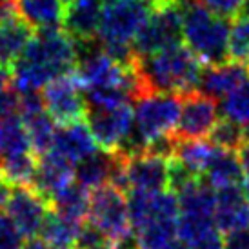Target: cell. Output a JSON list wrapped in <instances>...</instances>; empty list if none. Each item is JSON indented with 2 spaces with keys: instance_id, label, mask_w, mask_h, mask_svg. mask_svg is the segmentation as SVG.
<instances>
[{
  "instance_id": "obj_1",
  "label": "cell",
  "mask_w": 249,
  "mask_h": 249,
  "mask_svg": "<svg viewBox=\"0 0 249 249\" xmlns=\"http://www.w3.org/2000/svg\"><path fill=\"white\" fill-rule=\"evenodd\" d=\"M145 89L149 95L155 93H173L186 97L189 93L198 91L204 66L187 46L177 44L167 49H162L155 55L135 58Z\"/></svg>"
},
{
  "instance_id": "obj_2",
  "label": "cell",
  "mask_w": 249,
  "mask_h": 249,
  "mask_svg": "<svg viewBox=\"0 0 249 249\" xmlns=\"http://www.w3.org/2000/svg\"><path fill=\"white\" fill-rule=\"evenodd\" d=\"M182 6V38L206 66L229 60V24L196 0H178Z\"/></svg>"
},
{
  "instance_id": "obj_3",
  "label": "cell",
  "mask_w": 249,
  "mask_h": 249,
  "mask_svg": "<svg viewBox=\"0 0 249 249\" xmlns=\"http://www.w3.org/2000/svg\"><path fill=\"white\" fill-rule=\"evenodd\" d=\"M182 97L173 93H155L137 100L135 107V131L125 155L145 151L155 140L173 135L178 124Z\"/></svg>"
},
{
  "instance_id": "obj_4",
  "label": "cell",
  "mask_w": 249,
  "mask_h": 249,
  "mask_svg": "<svg viewBox=\"0 0 249 249\" xmlns=\"http://www.w3.org/2000/svg\"><path fill=\"white\" fill-rule=\"evenodd\" d=\"M20 58L40 66L58 78L73 73L78 62V44L62 29H42L31 38Z\"/></svg>"
},
{
  "instance_id": "obj_5",
  "label": "cell",
  "mask_w": 249,
  "mask_h": 249,
  "mask_svg": "<svg viewBox=\"0 0 249 249\" xmlns=\"http://www.w3.org/2000/svg\"><path fill=\"white\" fill-rule=\"evenodd\" d=\"M89 222L109 238L111 244L122 242L133 235L127 211V198L122 189L106 184L91 191Z\"/></svg>"
},
{
  "instance_id": "obj_6",
  "label": "cell",
  "mask_w": 249,
  "mask_h": 249,
  "mask_svg": "<svg viewBox=\"0 0 249 249\" xmlns=\"http://www.w3.org/2000/svg\"><path fill=\"white\" fill-rule=\"evenodd\" d=\"M182 40V6L178 0L153 7L145 26L133 42L139 56L155 55L162 49L177 46Z\"/></svg>"
},
{
  "instance_id": "obj_7",
  "label": "cell",
  "mask_w": 249,
  "mask_h": 249,
  "mask_svg": "<svg viewBox=\"0 0 249 249\" xmlns=\"http://www.w3.org/2000/svg\"><path fill=\"white\" fill-rule=\"evenodd\" d=\"M86 120L102 151L124 153L127 149L135 131V111L127 104L113 109H88Z\"/></svg>"
},
{
  "instance_id": "obj_8",
  "label": "cell",
  "mask_w": 249,
  "mask_h": 249,
  "mask_svg": "<svg viewBox=\"0 0 249 249\" xmlns=\"http://www.w3.org/2000/svg\"><path fill=\"white\" fill-rule=\"evenodd\" d=\"M44 107L56 124L68 125L82 122L88 115L86 97L73 73L62 75L49 82L42 93Z\"/></svg>"
},
{
  "instance_id": "obj_9",
  "label": "cell",
  "mask_w": 249,
  "mask_h": 249,
  "mask_svg": "<svg viewBox=\"0 0 249 249\" xmlns=\"http://www.w3.org/2000/svg\"><path fill=\"white\" fill-rule=\"evenodd\" d=\"M220 120V107L214 98L200 91L182 97L178 124L175 127L173 137L177 142L184 140H202L209 137L213 127Z\"/></svg>"
},
{
  "instance_id": "obj_10",
  "label": "cell",
  "mask_w": 249,
  "mask_h": 249,
  "mask_svg": "<svg viewBox=\"0 0 249 249\" xmlns=\"http://www.w3.org/2000/svg\"><path fill=\"white\" fill-rule=\"evenodd\" d=\"M49 200L44 198L33 186H17L7 202V216L22 238H35L40 233L44 220L49 214Z\"/></svg>"
},
{
  "instance_id": "obj_11",
  "label": "cell",
  "mask_w": 249,
  "mask_h": 249,
  "mask_svg": "<svg viewBox=\"0 0 249 249\" xmlns=\"http://www.w3.org/2000/svg\"><path fill=\"white\" fill-rule=\"evenodd\" d=\"M125 186L131 193H159L169 187V159L151 153L125 157Z\"/></svg>"
},
{
  "instance_id": "obj_12",
  "label": "cell",
  "mask_w": 249,
  "mask_h": 249,
  "mask_svg": "<svg viewBox=\"0 0 249 249\" xmlns=\"http://www.w3.org/2000/svg\"><path fill=\"white\" fill-rule=\"evenodd\" d=\"M104 0H68L64 13V31L78 44H93L98 36Z\"/></svg>"
},
{
  "instance_id": "obj_13",
  "label": "cell",
  "mask_w": 249,
  "mask_h": 249,
  "mask_svg": "<svg viewBox=\"0 0 249 249\" xmlns=\"http://www.w3.org/2000/svg\"><path fill=\"white\" fill-rule=\"evenodd\" d=\"M125 153L115 151H95L88 159L78 162L75 166V178L76 184H80L86 189H97L106 184H111L113 177L124 167L125 164Z\"/></svg>"
},
{
  "instance_id": "obj_14",
  "label": "cell",
  "mask_w": 249,
  "mask_h": 249,
  "mask_svg": "<svg viewBox=\"0 0 249 249\" xmlns=\"http://www.w3.org/2000/svg\"><path fill=\"white\" fill-rule=\"evenodd\" d=\"M248 206V193L242 186L216 189V208L213 220L222 235H228L235 229L249 228Z\"/></svg>"
},
{
  "instance_id": "obj_15",
  "label": "cell",
  "mask_w": 249,
  "mask_h": 249,
  "mask_svg": "<svg viewBox=\"0 0 249 249\" xmlns=\"http://www.w3.org/2000/svg\"><path fill=\"white\" fill-rule=\"evenodd\" d=\"M249 78V66L238 60H228V62L208 66L204 70L200 80V93L218 100L226 98L233 89H236L244 80Z\"/></svg>"
},
{
  "instance_id": "obj_16",
  "label": "cell",
  "mask_w": 249,
  "mask_h": 249,
  "mask_svg": "<svg viewBox=\"0 0 249 249\" xmlns=\"http://www.w3.org/2000/svg\"><path fill=\"white\" fill-rule=\"evenodd\" d=\"M51 151H55L56 155H60L73 166H76L78 162H82L98 149L89 125L84 122H75V124L60 125L56 129Z\"/></svg>"
},
{
  "instance_id": "obj_17",
  "label": "cell",
  "mask_w": 249,
  "mask_h": 249,
  "mask_svg": "<svg viewBox=\"0 0 249 249\" xmlns=\"http://www.w3.org/2000/svg\"><path fill=\"white\" fill-rule=\"evenodd\" d=\"M73 178H75V166L64 157L56 155L55 151H49L44 157H40L31 186L35 187L44 198L49 200L60 189L73 184Z\"/></svg>"
},
{
  "instance_id": "obj_18",
  "label": "cell",
  "mask_w": 249,
  "mask_h": 249,
  "mask_svg": "<svg viewBox=\"0 0 249 249\" xmlns=\"http://www.w3.org/2000/svg\"><path fill=\"white\" fill-rule=\"evenodd\" d=\"M31 29L17 13L0 20V68L6 70L9 76L33 38Z\"/></svg>"
},
{
  "instance_id": "obj_19",
  "label": "cell",
  "mask_w": 249,
  "mask_h": 249,
  "mask_svg": "<svg viewBox=\"0 0 249 249\" xmlns=\"http://www.w3.org/2000/svg\"><path fill=\"white\" fill-rule=\"evenodd\" d=\"M15 9L31 28L56 29L64 24L66 0H15Z\"/></svg>"
},
{
  "instance_id": "obj_20",
  "label": "cell",
  "mask_w": 249,
  "mask_h": 249,
  "mask_svg": "<svg viewBox=\"0 0 249 249\" xmlns=\"http://www.w3.org/2000/svg\"><path fill=\"white\" fill-rule=\"evenodd\" d=\"M31 140L20 115L11 113L0 118V164L24 153H31Z\"/></svg>"
},
{
  "instance_id": "obj_21",
  "label": "cell",
  "mask_w": 249,
  "mask_h": 249,
  "mask_svg": "<svg viewBox=\"0 0 249 249\" xmlns=\"http://www.w3.org/2000/svg\"><path fill=\"white\" fill-rule=\"evenodd\" d=\"M204 180L214 191L229 186H242V166H240V159L236 157V153L218 149L216 157L204 173Z\"/></svg>"
},
{
  "instance_id": "obj_22",
  "label": "cell",
  "mask_w": 249,
  "mask_h": 249,
  "mask_svg": "<svg viewBox=\"0 0 249 249\" xmlns=\"http://www.w3.org/2000/svg\"><path fill=\"white\" fill-rule=\"evenodd\" d=\"M89 189L80 184H70L49 198L53 211L75 222H84L89 216Z\"/></svg>"
},
{
  "instance_id": "obj_23",
  "label": "cell",
  "mask_w": 249,
  "mask_h": 249,
  "mask_svg": "<svg viewBox=\"0 0 249 249\" xmlns=\"http://www.w3.org/2000/svg\"><path fill=\"white\" fill-rule=\"evenodd\" d=\"M20 118L26 129H28L31 147L38 157H44L46 153L51 151L53 147V139H55V120L49 117L46 107L36 111H28L20 113Z\"/></svg>"
},
{
  "instance_id": "obj_24",
  "label": "cell",
  "mask_w": 249,
  "mask_h": 249,
  "mask_svg": "<svg viewBox=\"0 0 249 249\" xmlns=\"http://www.w3.org/2000/svg\"><path fill=\"white\" fill-rule=\"evenodd\" d=\"M218 149L220 147L213 145L209 140L208 142H204V140H184V142H177L173 159H177L182 166H186L195 175L204 177L206 169L216 157Z\"/></svg>"
},
{
  "instance_id": "obj_25",
  "label": "cell",
  "mask_w": 249,
  "mask_h": 249,
  "mask_svg": "<svg viewBox=\"0 0 249 249\" xmlns=\"http://www.w3.org/2000/svg\"><path fill=\"white\" fill-rule=\"evenodd\" d=\"M84 222H75L66 218L62 214L49 211L40 229L42 240L48 242L49 248H62V246H75L80 228Z\"/></svg>"
},
{
  "instance_id": "obj_26",
  "label": "cell",
  "mask_w": 249,
  "mask_h": 249,
  "mask_svg": "<svg viewBox=\"0 0 249 249\" xmlns=\"http://www.w3.org/2000/svg\"><path fill=\"white\" fill-rule=\"evenodd\" d=\"M36 166L38 162L35 160L33 153H24L13 159H7L0 164V177L9 180L11 184L17 186H31L35 178Z\"/></svg>"
},
{
  "instance_id": "obj_27",
  "label": "cell",
  "mask_w": 249,
  "mask_h": 249,
  "mask_svg": "<svg viewBox=\"0 0 249 249\" xmlns=\"http://www.w3.org/2000/svg\"><path fill=\"white\" fill-rule=\"evenodd\" d=\"M135 236L139 242V249H162L177 236V222L153 220L139 229Z\"/></svg>"
},
{
  "instance_id": "obj_28",
  "label": "cell",
  "mask_w": 249,
  "mask_h": 249,
  "mask_svg": "<svg viewBox=\"0 0 249 249\" xmlns=\"http://www.w3.org/2000/svg\"><path fill=\"white\" fill-rule=\"evenodd\" d=\"M220 109L224 118L236 122L242 127L249 125V78L231 91L226 98H222Z\"/></svg>"
},
{
  "instance_id": "obj_29",
  "label": "cell",
  "mask_w": 249,
  "mask_h": 249,
  "mask_svg": "<svg viewBox=\"0 0 249 249\" xmlns=\"http://www.w3.org/2000/svg\"><path fill=\"white\" fill-rule=\"evenodd\" d=\"M208 139L216 147L226 149V151H235V153L248 142L246 129L240 124L231 122L228 118L218 120V124L213 127V131L209 133Z\"/></svg>"
},
{
  "instance_id": "obj_30",
  "label": "cell",
  "mask_w": 249,
  "mask_h": 249,
  "mask_svg": "<svg viewBox=\"0 0 249 249\" xmlns=\"http://www.w3.org/2000/svg\"><path fill=\"white\" fill-rule=\"evenodd\" d=\"M229 60H249V13L240 15L229 29Z\"/></svg>"
},
{
  "instance_id": "obj_31",
  "label": "cell",
  "mask_w": 249,
  "mask_h": 249,
  "mask_svg": "<svg viewBox=\"0 0 249 249\" xmlns=\"http://www.w3.org/2000/svg\"><path fill=\"white\" fill-rule=\"evenodd\" d=\"M196 2L222 20H236L240 15H244L248 6V0H196Z\"/></svg>"
},
{
  "instance_id": "obj_32",
  "label": "cell",
  "mask_w": 249,
  "mask_h": 249,
  "mask_svg": "<svg viewBox=\"0 0 249 249\" xmlns=\"http://www.w3.org/2000/svg\"><path fill=\"white\" fill-rule=\"evenodd\" d=\"M0 249H22V235L11 218L0 211Z\"/></svg>"
},
{
  "instance_id": "obj_33",
  "label": "cell",
  "mask_w": 249,
  "mask_h": 249,
  "mask_svg": "<svg viewBox=\"0 0 249 249\" xmlns=\"http://www.w3.org/2000/svg\"><path fill=\"white\" fill-rule=\"evenodd\" d=\"M224 249H249V228L235 229L224 235Z\"/></svg>"
},
{
  "instance_id": "obj_34",
  "label": "cell",
  "mask_w": 249,
  "mask_h": 249,
  "mask_svg": "<svg viewBox=\"0 0 249 249\" xmlns=\"http://www.w3.org/2000/svg\"><path fill=\"white\" fill-rule=\"evenodd\" d=\"M15 109H18V93L15 89L0 91V118L15 113Z\"/></svg>"
},
{
  "instance_id": "obj_35",
  "label": "cell",
  "mask_w": 249,
  "mask_h": 249,
  "mask_svg": "<svg viewBox=\"0 0 249 249\" xmlns=\"http://www.w3.org/2000/svg\"><path fill=\"white\" fill-rule=\"evenodd\" d=\"M238 159H240V166H242V175H244L242 186L249 196V140L238 149Z\"/></svg>"
},
{
  "instance_id": "obj_36",
  "label": "cell",
  "mask_w": 249,
  "mask_h": 249,
  "mask_svg": "<svg viewBox=\"0 0 249 249\" xmlns=\"http://www.w3.org/2000/svg\"><path fill=\"white\" fill-rule=\"evenodd\" d=\"M13 184L6 180L4 177H0V211H4L7 208V202L13 195Z\"/></svg>"
},
{
  "instance_id": "obj_37",
  "label": "cell",
  "mask_w": 249,
  "mask_h": 249,
  "mask_svg": "<svg viewBox=\"0 0 249 249\" xmlns=\"http://www.w3.org/2000/svg\"><path fill=\"white\" fill-rule=\"evenodd\" d=\"M22 249H51L48 246V242L46 240H42V238H29L28 242L22 244Z\"/></svg>"
},
{
  "instance_id": "obj_38",
  "label": "cell",
  "mask_w": 249,
  "mask_h": 249,
  "mask_svg": "<svg viewBox=\"0 0 249 249\" xmlns=\"http://www.w3.org/2000/svg\"><path fill=\"white\" fill-rule=\"evenodd\" d=\"M162 249H189V248H187L186 244L180 240L178 236H175L173 240H169V242H167Z\"/></svg>"
},
{
  "instance_id": "obj_39",
  "label": "cell",
  "mask_w": 249,
  "mask_h": 249,
  "mask_svg": "<svg viewBox=\"0 0 249 249\" xmlns=\"http://www.w3.org/2000/svg\"><path fill=\"white\" fill-rule=\"evenodd\" d=\"M9 80H11L9 73H7L6 70H2V68H0V91L7 89V84H9Z\"/></svg>"
},
{
  "instance_id": "obj_40",
  "label": "cell",
  "mask_w": 249,
  "mask_h": 249,
  "mask_svg": "<svg viewBox=\"0 0 249 249\" xmlns=\"http://www.w3.org/2000/svg\"><path fill=\"white\" fill-rule=\"evenodd\" d=\"M11 4H13V0H0V7L11 6Z\"/></svg>"
},
{
  "instance_id": "obj_41",
  "label": "cell",
  "mask_w": 249,
  "mask_h": 249,
  "mask_svg": "<svg viewBox=\"0 0 249 249\" xmlns=\"http://www.w3.org/2000/svg\"><path fill=\"white\" fill-rule=\"evenodd\" d=\"M51 249H76V246H62V248H51Z\"/></svg>"
},
{
  "instance_id": "obj_42",
  "label": "cell",
  "mask_w": 249,
  "mask_h": 249,
  "mask_svg": "<svg viewBox=\"0 0 249 249\" xmlns=\"http://www.w3.org/2000/svg\"><path fill=\"white\" fill-rule=\"evenodd\" d=\"M97 249H117L113 244H107V246H102V248H97Z\"/></svg>"
},
{
  "instance_id": "obj_43",
  "label": "cell",
  "mask_w": 249,
  "mask_h": 249,
  "mask_svg": "<svg viewBox=\"0 0 249 249\" xmlns=\"http://www.w3.org/2000/svg\"><path fill=\"white\" fill-rule=\"evenodd\" d=\"M244 129H246V137H248V140H249V125H246Z\"/></svg>"
},
{
  "instance_id": "obj_44",
  "label": "cell",
  "mask_w": 249,
  "mask_h": 249,
  "mask_svg": "<svg viewBox=\"0 0 249 249\" xmlns=\"http://www.w3.org/2000/svg\"><path fill=\"white\" fill-rule=\"evenodd\" d=\"M104 2H124V0H104Z\"/></svg>"
},
{
  "instance_id": "obj_45",
  "label": "cell",
  "mask_w": 249,
  "mask_h": 249,
  "mask_svg": "<svg viewBox=\"0 0 249 249\" xmlns=\"http://www.w3.org/2000/svg\"><path fill=\"white\" fill-rule=\"evenodd\" d=\"M248 220H249V206H248Z\"/></svg>"
},
{
  "instance_id": "obj_46",
  "label": "cell",
  "mask_w": 249,
  "mask_h": 249,
  "mask_svg": "<svg viewBox=\"0 0 249 249\" xmlns=\"http://www.w3.org/2000/svg\"><path fill=\"white\" fill-rule=\"evenodd\" d=\"M246 64H248V66H249V60H248V62H246Z\"/></svg>"
}]
</instances>
